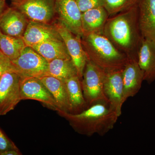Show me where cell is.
Masks as SVG:
<instances>
[{
  "label": "cell",
  "mask_w": 155,
  "mask_h": 155,
  "mask_svg": "<svg viewBox=\"0 0 155 155\" xmlns=\"http://www.w3.org/2000/svg\"><path fill=\"white\" fill-rule=\"evenodd\" d=\"M64 81L71 106L70 113L76 114L84 110L87 107L84 97L81 79L76 75Z\"/></svg>",
  "instance_id": "ffe728a7"
},
{
  "label": "cell",
  "mask_w": 155,
  "mask_h": 155,
  "mask_svg": "<svg viewBox=\"0 0 155 155\" xmlns=\"http://www.w3.org/2000/svg\"><path fill=\"white\" fill-rule=\"evenodd\" d=\"M81 13L91 9L103 7V0H76Z\"/></svg>",
  "instance_id": "cb8c5ba5"
},
{
  "label": "cell",
  "mask_w": 155,
  "mask_h": 155,
  "mask_svg": "<svg viewBox=\"0 0 155 155\" xmlns=\"http://www.w3.org/2000/svg\"><path fill=\"white\" fill-rule=\"evenodd\" d=\"M110 17L104 7L88 10L81 14L83 35L90 33L104 34V28Z\"/></svg>",
  "instance_id": "e0dca14e"
},
{
  "label": "cell",
  "mask_w": 155,
  "mask_h": 155,
  "mask_svg": "<svg viewBox=\"0 0 155 155\" xmlns=\"http://www.w3.org/2000/svg\"><path fill=\"white\" fill-rule=\"evenodd\" d=\"M32 48L49 62L56 59H71L62 38L50 40Z\"/></svg>",
  "instance_id": "d6986e66"
},
{
  "label": "cell",
  "mask_w": 155,
  "mask_h": 155,
  "mask_svg": "<svg viewBox=\"0 0 155 155\" xmlns=\"http://www.w3.org/2000/svg\"><path fill=\"white\" fill-rule=\"evenodd\" d=\"M104 34L128 60H137L143 40L140 26L138 5L110 17Z\"/></svg>",
  "instance_id": "6da1fadb"
},
{
  "label": "cell",
  "mask_w": 155,
  "mask_h": 155,
  "mask_svg": "<svg viewBox=\"0 0 155 155\" xmlns=\"http://www.w3.org/2000/svg\"><path fill=\"white\" fill-rule=\"evenodd\" d=\"M65 118L75 131L91 137L104 136L114 128L119 116L107 101L94 104L79 113L58 112Z\"/></svg>",
  "instance_id": "7a4b0ae2"
},
{
  "label": "cell",
  "mask_w": 155,
  "mask_h": 155,
  "mask_svg": "<svg viewBox=\"0 0 155 155\" xmlns=\"http://www.w3.org/2000/svg\"><path fill=\"white\" fill-rule=\"evenodd\" d=\"M105 73L102 69L87 60L81 79L87 108L98 102L104 101L109 103L104 92Z\"/></svg>",
  "instance_id": "277c9868"
},
{
  "label": "cell",
  "mask_w": 155,
  "mask_h": 155,
  "mask_svg": "<svg viewBox=\"0 0 155 155\" xmlns=\"http://www.w3.org/2000/svg\"><path fill=\"white\" fill-rule=\"evenodd\" d=\"M5 2H3L2 0H0V16L2 14L3 11L5 10Z\"/></svg>",
  "instance_id": "83f0119b"
},
{
  "label": "cell",
  "mask_w": 155,
  "mask_h": 155,
  "mask_svg": "<svg viewBox=\"0 0 155 155\" xmlns=\"http://www.w3.org/2000/svg\"><path fill=\"white\" fill-rule=\"evenodd\" d=\"M124 104L130 97L138 93L144 81L143 72L139 66L137 60H128L122 70Z\"/></svg>",
  "instance_id": "4fadbf2b"
},
{
  "label": "cell",
  "mask_w": 155,
  "mask_h": 155,
  "mask_svg": "<svg viewBox=\"0 0 155 155\" xmlns=\"http://www.w3.org/2000/svg\"><path fill=\"white\" fill-rule=\"evenodd\" d=\"M55 12L58 20L77 36H83L81 13L76 0H55Z\"/></svg>",
  "instance_id": "9c48e42d"
},
{
  "label": "cell",
  "mask_w": 155,
  "mask_h": 155,
  "mask_svg": "<svg viewBox=\"0 0 155 155\" xmlns=\"http://www.w3.org/2000/svg\"><path fill=\"white\" fill-rule=\"evenodd\" d=\"M27 46L32 47L47 41L61 39L53 24L29 21L23 36Z\"/></svg>",
  "instance_id": "7c38bea8"
},
{
  "label": "cell",
  "mask_w": 155,
  "mask_h": 155,
  "mask_svg": "<svg viewBox=\"0 0 155 155\" xmlns=\"http://www.w3.org/2000/svg\"><path fill=\"white\" fill-rule=\"evenodd\" d=\"M22 153L20 152L18 148L13 149L5 151L4 152L1 153L0 155H21Z\"/></svg>",
  "instance_id": "4316f807"
},
{
  "label": "cell",
  "mask_w": 155,
  "mask_h": 155,
  "mask_svg": "<svg viewBox=\"0 0 155 155\" xmlns=\"http://www.w3.org/2000/svg\"><path fill=\"white\" fill-rule=\"evenodd\" d=\"M2 33V31L1 30V28H0V36H1V34Z\"/></svg>",
  "instance_id": "f1b7e54d"
},
{
  "label": "cell",
  "mask_w": 155,
  "mask_h": 155,
  "mask_svg": "<svg viewBox=\"0 0 155 155\" xmlns=\"http://www.w3.org/2000/svg\"><path fill=\"white\" fill-rule=\"evenodd\" d=\"M18 148L0 128V154L8 150Z\"/></svg>",
  "instance_id": "484cf974"
},
{
  "label": "cell",
  "mask_w": 155,
  "mask_h": 155,
  "mask_svg": "<svg viewBox=\"0 0 155 155\" xmlns=\"http://www.w3.org/2000/svg\"><path fill=\"white\" fill-rule=\"evenodd\" d=\"M48 75L65 81L78 75L71 59H56L49 62Z\"/></svg>",
  "instance_id": "44dd1931"
},
{
  "label": "cell",
  "mask_w": 155,
  "mask_h": 155,
  "mask_svg": "<svg viewBox=\"0 0 155 155\" xmlns=\"http://www.w3.org/2000/svg\"><path fill=\"white\" fill-rule=\"evenodd\" d=\"M11 2L29 21L50 23L55 16V0H11Z\"/></svg>",
  "instance_id": "52a82bcc"
},
{
  "label": "cell",
  "mask_w": 155,
  "mask_h": 155,
  "mask_svg": "<svg viewBox=\"0 0 155 155\" xmlns=\"http://www.w3.org/2000/svg\"><path fill=\"white\" fill-rule=\"evenodd\" d=\"M21 75L9 71L0 77V116L13 110L22 101L20 93Z\"/></svg>",
  "instance_id": "8992f818"
},
{
  "label": "cell",
  "mask_w": 155,
  "mask_h": 155,
  "mask_svg": "<svg viewBox=\"0 0 155 155\" xmlns=\"http://www.w3.org/2000/svg\"><path fill=\"white\" fill-rule=\"evenodd\" d=\"M140 0H103V7L110 17L138 5Z\"/></svg>",
  "instance_id": "603a6c76"
},
{
  "label": "cell",
  "mask_w": 155,
  "mask_h": 155,
  "mask_svg": "<svg viewBox=\"0 0 155 155\" xmlns=\"http://www.w3.org/2000/svg\"><path fill=\"white\" fill-rule=\"evenodd\" d=\"M9 71L17 72V70L12 61L0 51V77Z\"/></svg>",
  "instance_id": "d4e9b609"
},
{
  "label": "cell",
  "mask_w": 155,
  "mask_h": 155,
  "mask_svg": "<svg viewBox=\"0 0 155 155\" xmlns=\"http://www.w3.org/2000/svg\"><path fill=\"white\" fill-rule=\"evenodd\" d=\"M138 8L143 38L155 44V0H140Z\"/></svg>",
  "instance_id": "9a60e30c"
},
{
  "label": "cell",
  "mask_w": 155,
  "mask_h": 155,
  "mask_svg": "<svg viewBox=\"0 0 155 155\" xmlns=\"http://www.w3.org/2000/svg\"><path fill=\"white\" fill-rule=\"evenodd\" d=\"M12 62L22 77L41 78L48 75V61L30 47L26 46Z\"/></svg>",
  "instance_id": "5b68a950"
},
{
  "label": "cell",
  "mask_w": 155,
  "mask_h": 155,
  "mask_svg": "<svg viewBox=\"0 0 155 155\" xmlns=\"http://www.w3.org/2000/svg\"><path fill=\"white\" fill-rule=\"evenodd\" d=\"M87 60L105 72L121 70L128 60L104 34L90 33L81 37Z\"/></svg>",
  "instance_id": "3957f363"
},
{
  "label": "cell",
  "mask_w": 155,
  "mask_h": 155,
  "mask_svg": "<svg viewBox=\"0 0 155 155\" xmlns=\"http://www.w3.org/2000/svg\"><path fill=\"white\" fill-rule=\"evenodd\" d=\"M52 24L65 42L70 58L77 69L78 75L81 79L87 58L82 46L81 37L72 33L58 19Z\"/></svg>",
  "instance_id": "ba28073f"
},
{
  "label": "cell",
  "mask_w": 155,
  "mask_h": 155,
  "mask_svg": "<svg viewBox=\"0 0 155 155\" xmlns=\"http://www.w3.org/2000/svg\"><path fill=\"white\" fill-rule=\"evenodd\" d=\"M2 1H3V2H5V0H2Z\"/></svg>",
  "instance_id": "f546056e"
},
{
  "label": "cell",
  "mask_w": 155,
  "mask_h": 155,
  "mask_svg": "<svg viewBox=\"0 0 155 155\" xmlns=\"http://www.w3.org/2000/svg\"><path fill=\"white\" fill-rule=\"evenodd\" d=\"M29 20L15 8L5 9L0 16V28L3 33L10 36L22 37Z\"/></svg>",
  "instance_id": "5bb4252c"
},
{
  "label": "cell",
  "mask_w": 155,
  "mask_h": 155,
  "mask_svg": "<svg viewBox=\"0 0 155 155\" xmlns=\"http://www.w3.org/2000/svg\"><path fill=\"white\" fill-rule=\"evenodd\" d=\"M40 79L53 96L58 106V112L71 113V106L65 81L50 75Z\"/></svg>",
  "instance_id": "ac0fdd59"
},
{
  "label": "cell",
  "mask_w": 155,
  "mask_h": 155,
  "mask_svg": "<svg viewBox=\"0 0 155 155\" xmlns=\"http://www.w3.org/2000/svg\"><path fill=\"white\" fill-rule=\"evenodd\" d=\"M21 99L33 100L43 103L58 112V108L53 96L40 78L22 77L20 82Z\"/></svg>",
  "instance_id": "30bf717a"
},
{
  "label": "cell",
  "mask_w": 155,
  "mask_h": 155,
  "mask_svg": "<svg viewBox=\"0 0 155 155\" xmlns=\"http://www.w3.org/2000/svg\"><path fill=\"white\" fill-rule=\"evenodd\" d=\"M27 46L22 37H14L1 34L0 51L11 61L15 60L21 54Z\"/></svg>",
  "instance_id": "7402d4cb"
},
{
  "label": "cell",
  "mask_w": 155,
  "mask_h": 155,
  "mask_svg": "<svg viewBox=\"0 0 155 155\" xmlns=\"http://www.w3.org/2000/svg\"><path fill=\"white\" fill-rule=\"evenodd\" d=\"M122 70L106 72L104 81V92L106 98L119 117L122 115L123 105Z\"/></svg>",
  "instance_id": "8fae6325"
},
{
  "label": "cell",
  "mask_w": 155,
  "mask_h": 155,
  "mask_svg": "<svg viewBox=\"0 0 155 155\" xmlns=\"http://www.w3.org/2000/svg\"><path fill=\"white\" fill-rule=\"evenodd\" d=\"M139 66L148 84L155 81V44L143 38L137 56Z\"/></svg>",
  "instance_id": "2e32d148"
}]
</instances>
